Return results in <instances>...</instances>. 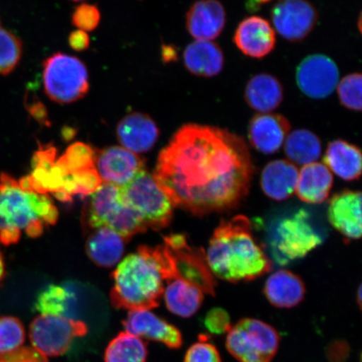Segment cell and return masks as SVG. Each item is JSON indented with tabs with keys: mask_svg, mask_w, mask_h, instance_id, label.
<instances>
[{
	"mask_svg": "<svg viewBox=\"0 0 362 362\" xmlns=\"http://www.w3.org/2000/svg\"><path fill=\"white\" fill-rule=\"evenodd\" d=\"M58 211L47 194L23 189L11 175H0V243L4 246L20 241L25 233L38 238L45 226L54 225Z\"/></svg>",
	"mask_w": 362,
	"mask_h": 362,
	"instance_id": "3957f363",
	"label": "cell"
},
{
	"mask_svg": "<svg viewBox=\"0 0 362 362\" xmlns=\"http://www.w3.org/2000/svg\"><path fill=\"white\" fill-rule=\"evenodd\" d=\"M88 332L83 321L64 315H40L31 322L29 334L31 345L47 357L65 354L75 339Z\"/></svg>",
	"mask_w": 362,
	"mask_h": 362,
	"instance_id": "8fae6325",
	"label": "cell"
},
{
	"mask_svg": "<svg viewBox=\"0 0 362 362\" xmlns=\"http://www.w3.org/2000/svg\"><path fill=\"white\" fill-rule=\"evenodd\" d=\"M244 98L252 110L269 112L284 101V88L277 78L268 74H257L248 81Z\"/></svg>",
	"mask_w": 362,
	"mask_h": 362,
	"instance_id": "d4e9b609",
	"label": "cell"
},
{
	"mask_svg": "<svg viewBox=\"0 0 362 362\" xmlns=\"http://www.w3.org/2000/svg\"><path fill=\"white\" fill-rule=\"evenodd\" d=\"M22 55V40L0 25V75L11 74L20 64Z\"/></svg>",
	"mask_w": 362,
	"mask_h": 362,
	"instance_id": "1f68e13d",
	"label": "cell"
},
{
	"mask_svg": "<svg viewBox=\"0 0 362 362\" xmlns=\"http://www.w3.org/2000/svg\"><path fill=\"white\" fill-rule=\"evenodd\" d=\"M204 325L208 332L216 336L228 333L233 327L228 311L221 308H214L208 312L204 320Z\"/></svg>",
	"mask_w": 362,
	"mask_h": 362,
	"instance_id": "74e56055",
	"label": "cell"
},
{
	"mask_svg": "<svg viewBox=\"0 0 362 362\" xmlns=\"http://www.w3.org/2000/svg\"><path fill=\"white\" fill-rule=\"evenodd\" d=\"M298 170L288 160H277L267 164L261 175L262 192L272 200L283 202L296 191Z\"/></svg>",
	"mask_w": 362,
	"mask_h": 362,
	"instance_id": "7402d4cb",
	"label": "cell"
},
{
	"mask_svg": "<svg viewBox=\"0 0 362 362\" xmlns=\"http://www.w3.org/2000/svg\"><path fill=\"white\" fill-rule=\"evenodd\" d=\"M24 325L12 316L0 317V355L17 349L25 342Z\"/></svg>",
	"mask_w": 362,
	"mask_h": 362,
	"instance_id": "836d02e7",
	"label": "cell"
},
{
	"mask_svg": "<svg viewBox=\"0 0 362 362\" xmlns=\"http://www.w3.org/2000/svg\"><path fill=\"white\" fill-rule=\"evenodd\" d=\"M279 334L259 320H239L229 330L226 347L239 362H271L279 350Z\"/></svg>",
	"mask_w": 362,
	"mask_h": 362,
	"instance_id": "9c48e42d",
	"label": "cell"
},
{
	"mask_svg": "<svg viewBox=\"0 0 362 362\" xmlns=\"http://www.w3.org/2000/svg\"><path fill=\"white\" fill-rule=\"evenodd\" d=\"M264 293L272 305L291 309L304 300L305 285L300 277L288 270H279L269 276Z\"/></svg>",
	"mask_w": 362,
	"mask_h": 362,
	"instance_id": "603a6c76",
	"label": "cell"
},
{
	"mask_svg": "<svg viewBox=\"0 0 362 362\" xmlns=\"http://www.w3.org/2000/svg\"><path fill=\"white\" fill-rule=\"evenodd\" d=\"M277 33L291 42H300L315 29L319 13L307 0H279L271 11Z\"/></svg>",
	"mask_w": 362,
	"mask_h": 362,
	"instance_id": "7c38bea8",
	"label": "cell"
},
{
	"mask_svg": "<svg viewBox=\"0 0 362 362\" xmlns=\"http://www.w3.org/2000/svg\"><path fill=\"white\" fill-rule=\"evenodd\" d=\"M164 281L151 247H139L138 252L126 257L113 273L112 305L130 311L153 309L164 294Z\"/></svg>",
	"mask_w": 362,
	"mask_h": 362,
	"instance_id": "277c9868",
	"label": "cell"
},
{
	"mask_svg": "<svg viewBox=\"0 0 362 362\" xmlns=\"http://www.w3.org/2000/svg\"><path fill=\"white\" fill-rule=\"evenodd\" d=\"M68 43H69L71 49L76 52H84L90 47V37L87 33L83 30H76L72 31L68 37Z\"/></svg>",
	"mask_w": 362,
	"mask_h": 362,
	"instance_id": "b9f144b4",
	"label": "cell"
},
{
	"mask_svg": "<svg viewBox=\"0 0 362 362\" xmlns=\"http://www.w3.org/2000/svg\"><path fill=\"white\" fill-rule=\"evenodd\" d=\"M164 240L162 247L166 281L184 280L204 293L215 296L216 282L203 249L189 245L182 234H171Z\"/></svg>",
	"mask_w": 362,
	"mask_h": 362,
	"instance_id": "5b68a950",
	"label": "cell"
},
{
	"mask_svg": "<svg viewBox=\"0 0 362 362\" xmlns=\"http://www.w3.org/2000/svg\"><path fill=\"white\" fill-rule=\"evenodd\" d=\"M358 28H359L360 31H361V16L359 17V21H358Z\"/></svg>",
	"mask_w": 362,
	"mask_h": 362,
	"instance_id": "7dc6e473",
	"label": "cell"
},
{
	"mask_svg": "<svg viewBox=\"0 0 362 362\" xmlns=\"http://www.w3.org/2000/svg\"><path fill=\"white\" fill-rule=\"evenodd\" d=\"M184 65L189 72L202 78H214L223 71L225 57L218 44L196 40L189 44L183 54Z\"/></svg>",
	"mask_w": 362,
	"mask_h": 362,
	"instance_id": "44dd1931",
	"label": "cell"
},
{
	"mask_svg": "<svg viewBox=\"0 0 362 362\" xmlns=\"http://www.w3.org/2000/svg\"><path fill=\"white\" fill-rule=\"evenodd\" d=\"M253 174L243 138L217 127L187 124L160 151L153 176L174 207L203 216L238 207Z\"/></svg>",
	"mask_w": 362,
	"mask_h": 362,
	"instance_id": "6da1fadb",
	"label": "cell"
},
{
	"mask_svg": "<svg viewBox=\"0 0 362 362\" xmlns=\"http://www.w3.org/2000/svg\"><path fill=\"white\" fill-rule=\"evenodd\" d=\"M116 134L124 148L135 153H142L155 146L160 130L151 116L143 112H133L120 120Z\"/></svg>",
	"mask_w": 362,
	"mask_h": 362,
	"instance_id": "d6986e66",
	"label": "cell"
},
{
	"mask_svg": "<svg viewBox=\"0 0 362 362\" xmlns=\"http://www.w3.org/2000/svg\"><path fill=\"white\" fill-rule=\"evenodd\" d=\"M125 240L110 228L94 229L87 242V253L95 264L102 268H112L121 259L124 252Z\"/></svg>",
	"mask_w": 362,
	"mask_h": 362,
	"instance_id": "4316f807",
	"label": "cell"
},
{
	"mask_svg": "<svg viewBox=\"0 0 362 362\" xmlns=\"http://www.w3.org/2000/svg\"><path fill=\"white\" fill-rule=\"evenodd\" d=\"M350 355V346L343 341L330 343L327 349V358L330 362H344Z\"/></svg>",
	"mask_w": 362,
	"mask_h": 362,
	"instance_id": "ab89813d",
	"label": "cell"
},
{
	"mask_svg": "<svg viewBox=\"0 0 362 362\" xmlns=\"http://www.w3.org/2000/svg\"><path fill=\"white\" fill-rule=\"evenodd\" d=\"M233 42L244 55L262 59L274 51L276 34L264 18L249 16L239 23Z\"/></svg>",
	"mask_w": 362,
	"mask_h": 362,
	"instance_id": "2e32d148",
	"label": "cell"
},
{
	"mask_svg": "<svg viewBox=\"0 0 362 362\" xmlns=\"http://www.w3.org/2000/svg\"><path fill=\"white\" fill-rule=\"evenodd\" d=\"M4 277H6V264H4L3 252L0 249V284L3 282Z\"/></svg>",
	"mask_w": 362,
	"mask_h": 362,
	"instance_id": "f6af8a7d",
	"label": "cell"
},
{
	"mask_svg": "<svg viewBox=\"0 0 362 362\" xmlns=\"http://www.w3.org/2000/svg\"><path fill=\"white\" fill-rule=\"evenodd\" d=\"M43 85L45 93L52 101L75 103L88 93V68L78 57L54 53L43 62Z\"/></svg>",
	"mask_w": 362,
	"mask_h": 362,
	"instance_id": "ba28073f",
	"label": "cell"
},
{
	"mask_svg": "<svg viewBox=\"0 0 362 362\" xmlns=\"http://www.w3.org/2000/svg\"><path fill=\"white\" fill-rule=\"evenodd\" d=\"M147 344L129 332L112 339L104 354V362H146Z\"/></svg>",
	"mask_w": 362,
	"mask_h": 362,
	"instance_id": "f546056e",
	"label": "cell"
},
{
	"mask_svg": "<svg viewBox=\"0 0 362 362\" xmlns=\"http://www.w3.org/2000/svg\"><path fill=\"white\" fill-rule=\"evenodd\" d=\"M272 0H249L247 3V7L249 10L256 11L257 7H259L261 4L271 2Z\"/></svg>",
	"mask_w": 362,
	"mask_h": 362,
	"instance_id": "ee69618b",
	"label": "cell"
},
{
	"mask_svg": "<svg viewBox=\"0 0 362 362\" xmlns=\"http://www.w3.org/2000/svg\"><path fill=\"white\" fill-rule=\"evenodd\" d=\"M284 142L285 155L293 165L305 166L315 163L322 151L318 136L305 129L293 131Z\"/></svg>",
	"mask_w": 362,
	"mask_h": 362,
	"instance_id": "f1b7e54d",
	"label": "cell"
},
{
	"mask_svg": "<svg viewBox=\"0 0 362 362\" xmlns=\"http://www.w3.org/2000/svg\"><path fill=\"white\" fill-rule=\"evenodd\" d=\"M286 117L279 113H260L252 117L248 125L251 146L264 155L278 152L291 131Z\"/></svg>",
	"mask_w": 362,
	"mask_h": 362,
	"instance_id": "e0dca14e",
	"label": "cell"
},
{
	"mask_svg": "<svg viewBox=\"0 0 362 362\" xmlns=\"http://www.w3.org/2000/svg\"><path fill=\"white\" fill-rule=\"evenodd\" d=\"M161 56L163 62L170 63L177 61L178 52L173 45H163Z\"/></svg>",
	"mask_w": 362,
	"mask_h": 362,
	"instance_id": "7bdbcfd3",
	"label": "cell"
},
{
	"mask_svg": "<svg viewBox=\"0 0 362 362\" xmlns=\"http://www.w3.org/2000/svg\"><path fill=\"white\" fill-rule=\"evenodd\" d=\"M361 74H351L344 76L337 84V93L341 105L351 111H361Z\"/></svg>",
	"mask_w": 362,
	"mask_h": 362,
	"instance_id": "e575fe53",
	"label": "cell"
},
{
	"mask_svg": "<svg viewBox=\"0 0 362 362\" xmlns=\"http://www.w3.org/2000/svg\"><path fill=\"white\" fill-rule=\"evenodd\" d=\"M206 259L214 277L230 283L252 281L272 269L250 221L243 215L221 221L210 240Z\"/></svg>",
	"mask_w": 362,
	"mask_h": 362,
	"instance_id": "7a4b0ae2",
	"label": "cell"
},
{
	"mask_svg": "<svg viewBox=\"0 0 362 362\" xmlns=\"http://www.w3.org/2000/svg\"><path fill=\"white\" fill-rule=\"evenodd\" d=\"M338 66L327 56L314 54L307 57L298 66L296 83L301 92L312 99H325L337 87Z\"/></svg>",
	"mask_w": 362,
	"mask_h": 362,
	"instance_id": "4fadbf2b",
	"label": "cell"
},
{
	"mask_svg": "<svg viewBox=\"0 0 362 362\" xmlns=\"http://www.w3.org/2000/svg\"><path fill=\"white\" fill-rule=\"evenodd\" d=\"M27 111L40 125H51L47 107L45 106L43 103L35 100L30 104H27Z\"/></svg>",
	"mask_w": 362,
	"mask_h": 362,
	"instance_id": "60d3db41",
	"label": "cell"
},
{
	"mask_svg": "<svg viewBox=\"0 0 362 362\" xmlns=\"http://www.w3.org/2000/svg\"><path fill=\"white\" fill-rule=\"evenodd\" d=\"M120 192L127 205L142 217L148 229H164L171 223L174 206L146 169L120 187Z\"/></svg>",
	"mask_w": 362,
	"mask_h": 362,
	"instance_id": "30bf717a",
	"label": "cell"
},
{
	"mask_svg": "<svg viewBox=\"0 0 362 362\" xmlns=\"http://www.w3.org/2000/svg\"><path fill=\"white\" fill-rule=\"evenodd\" d=\"M72 1L78 2V1H83V0H72Z\"/></svg>",
	"mask_w": 362,
	"mask_h": 362,
	"instance_id": "c3c4849f",
	"label": "cell"
},
{
	"mask_svg": "<svg viewBox=\"0 0 362 362\" xmlns=\"http://www.w3.org/2000/svg\"><path fill=\"white\" fill-rule=\"evenodd\" d=\"M357 303H358L359 307L361 308V286L358 288L357 292Z\"/></svg>",
	"mask_w": 362,
	"mask_h": 362,
	"instance_id": "bcb514c9",
	"label": "cell"
},
{
	"mask_svg": "<svg viewBox=\"0 0 362 362\" xmlns=\"http://www.w3.org/2000/svg\"><path fill=\"white\" fill-rule=\"evenodd\" d=\"M184 362H223L216 347L212 344L200 341L194 343L185 353Z\"/></svg>",
	"mask_w": 362,
	"mask_h": 362,
	"instance_id": "8d00e7d4",
	"label": "cell"
},
{
	"mask_svg": "<svg viewBox=\"0 0 362 362\" xmlns=\"http://www.w3.org/2000/svg\"><path fill=\"white\" fill-rule=\"evenodd\" d=\"M75 293L68 283L63 286L49 284L40 293L35 309L42 315H64L75 302Z\"/></svg>",
	"mask_w": 362,
	"mask_h": 362,
	"instance_id": "4dcf8cb0",
	"label": "cell"
},
{
	"mask_svg": "<svg viewBox=\"0 0 362 362\" xmlns=\"http://www.w3.org/2000/svg\"><path fill=\"white\" fill-rule=\"evenodd\" d=\"M333 185V175L321 163H311L298 172L296 194L301 201L321 204L327 200Z\"/></svg>",
	"mask_w": 362,
	"mask_h": 362,
	"instance_id": "cb8c5ba5",
	"label": "cell"
},
{
	"mask_svg": "<svg viewBox=\"0 0 362 362\" xmlns=\"http://www.w3.org/2000/svg\"><path fill=\"white\" fill-rule=\"evenodd\" d=\"M144 161L124 147L112 146L95 151V167L103 183L123 187L144 169Z\"/></svg>",
	"mask_w": 362,
	"mask_h": 362,
	"instance_id": "5bb4252c",
	"label": "cell"
},
{
	"mask_svg": "<svg viewBox=\"0 0 362 362\" xmlns=\"http://www.w3.org/2000/svg\"><path fill=\"white\" fill-rule=\"evenodd\" d=\"M330 224L348 239L361 237V193L344 191L330 199L328 207Z\"/></svg>",
	"mask_w": 362,
	"mask_h": 362,
	"instance_id": "ffe728a7",
	"label": "cell"
},
{
	"mask_svg": "<svg viewBox=\"0 0 362 362\" xmlns=\"http://www.w3.org/2000/svg\"><path fill=\"white\" fill-rule=\"evenodd\" d=\"M0 362H48V359L33 346H21L0 355Z\"/></svg>",
	"mask_w": 362,
	"mask_h": 362,
	"instance_id": "f35d334b",
	"label": "cell"
},
{
	"mask_svg": "<svg viewBox=\"0 0 362 362\" xmlns=\"http://www.w3.org/2000/svg\"><path fill=\"white\" fill-rule=\"evenodd\" d=\"M87 220L90 228H110L125 241L148 229L142 217L122 198L120 187L108 183L90 194Z\"/></svg>",
	"mask_w": 362,
	"mask_h": 362,
	"instance_id": "8992f818",
	"label": "cell"
},
{
	"mask_svg": "<svg viewBox=\"0 0 362 362\" xmlns=\"http://www.w3.org/2000/svg\"><path fill=\"white\" fill-rule=\"evenodd\" d=\"M123 325L127 332L140 339L164 344L170 349H179L183 345L180 329L151 311H129Z\"/></svg>",
	"mask_w": 362,
	"mask_h": 362,
	"instance_id": "9a60e30c",
	"label": "cell"
},
{
	"mask_svg": "<svg viewBox=\"0 0 362 362\" xmlns=\"http://www.w3.org/2000/svg\"><path fill=\"white\" fill-rule=\"evenodd\" d=\"M164 296L167 309L183 318L196 314L204 300V293L200 288L181 279L171 280Z\"/></svg>",
	"mask_w": 362,
	"mask_h": 362,
	"instance_id": "83f0119b",
	"label": "cell"
},
{
	"mask_svg": "<svg viewBox=\"0 0 362 362\" xmlns=\"http://www.w3.org/2000/svg\"><path fill=\"white\" fill-rule=\"evenodd\" d=\"M226 21L223 4L219 0H197L187 13V28L197 40H215L223 33Z\"/></svg>",
	"mask_w": 362,
	"mask_h": 362,
	"instance_id": "ac0fdd59",
	"label": "cell"
},
{
	"mask_svg": "<svg viewBox=\"0 0 362 362\" xmlns=\"http://www.w3.org/2000/svg\"><path fill=\"white\" fill-rule=\"evenodd\" d=\"M100 21V11L94 4H81L75 8L71 16L72 25L85 33L96 30Z\"/></svg>",
	"mask_w": 362,
	"mask_h": 362,
	"instance_id": "d590c367",
	"label": "cell"
},
{
	"mask_svg": "<svg viewBox=\"0 0 362 362\" xmlns=\"http://www.w3.org/2000/svg\"><path fill=\"white\" fill-rule=\"evenodd\" d=\"M272 257L280 266L304 259L323 243L306 210L300 209L276 223L269 235Z\"/></svg>",
	"mask_w": 362,
	"mask_h": 362,
	"instance_id": "52a82bcc",
	"label": "cell"
},
{
	"mask_svg": "<svg viewBox=\"0 0 362 362\" xmlns=\"http://www.w3.org/2000/svg\"><path fill=\"white\" fill-rule=\"evenodd\" d=\"M59 162L65 167L70 175L78 172L96 168L95 167V151L84 143L76 142L66 148L63 155L58 158Z\"/></svg>",
	"mask_w": 362,
	"mask_h": 362,
	"instance_id": "d6a6232c",
	"label": "cell"
},
{
	"mask_svg": "<svg viewBox=\"0 0 362 362\" xmlns=\"http://www.w3.org/2000/svg\"><path fill=\"white\" fill-rule=\"evenodd\" d=\"M325 165L346 181L356 180L361 174V149L343 139L333 140L328 144L324 156Z\"/></svg>",
	"mask_w": 362,
	"mask_h": 362,
	"instance_id": "484cf974",
	"label": "cell"
}]
</instances>
